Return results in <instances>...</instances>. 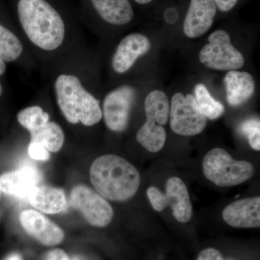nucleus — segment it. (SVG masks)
<instances>
[{
  "instance_id": "nucleus-20",
  "label": "nucleus",
  "mask_w": 260,
  "mask_h": 260,
  "mask_svg": "<svg viewBox=\"0 0 260 260\" xmlns=\"http://www.w3.org/2000/svg\"><path fill=\"white\" fill-rule=\"evenodd\" d=\"M136 139L150 153H157L165 145L167 133L162 126L146 119L144 124L138 130Z\"/></svg>"
},
{
  "instance_id": "nucleus-17",
  "label": "nucleus",
  "mask_w": 260,
  "mask_h": 260,
  "mask_svg": "<svg viewBox=\"0 0 260 260\" xmlns=\"http://www.w3.org/2000/svg\"><path fill=\"white\" fill-rule=\"evenodd\" d=\"M91 2L101 18L113 25H126L134 17V12L129 0H91Z\"/></svg>"
},
{
  "instance_id": "nucleus-19",
  "label": "nucleus",
  "mask_w": 260,
  "mask_h": 260,
  "mask_svg": "<svg viewBox=\"0 0 260 260\" xmlns=\"http://www.w3.org/2000/svg\"><path fill=\"white\" fill-rule=\"evenodd\" d=\"M30 142L39 143L47 148L49 151H59L64 143V132L59 124L49 121L37 130L30 133Z\"/></svg>"
},
{
  "instance_id": "nucleus-9",
  "label": "nucleus",
  "mask_w": 260,
  "mask_h": 260,
  "mask_svg": "<svg viewBox=\"0 0 260 260\" xmlns=\"http://www.w3.org/2000/svg\"><path fill=\"white\" fill-rule=\"evenodd\" d=\"M135 95L136 93L133 87L123 85L106 95L102 114L109 129L116 133L126 129Z\"/></svg>"
},
{
  "instance_id": "nucleus-2",
  "label": "nucleus",
  "mask_w": 260,
  "mask_h": 260,
  "mask_svg": "<svg viewBox=\"0 0 260 260\" xmlns=\"http://www.w3.org/2000/svg\"><path fill=\"white\" fill-rule=\"evenodd\" d=\"M18 13L22 28L32 44L49 51L61 47L65 37L64 21L46 0H20Z\"/></svg>"
},
{
  "instance_id": "nucleus-11",
  "label": "nucleus",
  "mask_w": 260,
  "mask_h": 260,
  "mask_svg": "<svg viewBox=\"0 0 260 260\" xmlns=\"http://www.w3.org/2000/svg\"><path fill=\"white\" fill-rule=\"evenodd\" d=\"M151 43L141 34H132L119 43L112 58V68L117 73H124L134 65L140 56L150 51Z\"/></svg>"
},
{
  "instance_id": "nucleus-27",
  "label": "nucleus",
  "mask_w": 260,
  "mask_h": 260,
  "mask_svg": "<svg viewBox=\"0 0 260 260\" xmlns=\"http://www.w3.org/2000/svg\"><path fill=\"white\" fill-rule=\"evenodd\" d=\"M239 0H214L217 8L221 12H229L232 10Z\"/></svg>"
},
{
  "instance_id": "nucleus-3",
  "label": "nucleus",
  "mask_w": 260,
  "mask_h": 260,
  "mask_svg": "<svg viewBox=\"0 0 260 260\" xmlns=\"http://www.w3.org/2000/svg\"><path fill=\"white\" fill-rule=\"evenodd\" d=\"M56 102L65 119L71 124L90 126L102 120L100 102L84 88L78 77L59 75L54 83Z\"/></svg>"
},
{
  "instance_id": "nucleus-23",
  "label": "nucleus",
  "mask_w": 260,
  "mask_h": 260,
  "mask_svg": "<svg viewBox=\"0 0 260 260\" xmlns=\"http://www.w3.org/2000/svg\"><path fill=\"white\" fill-rule=\"evenodd\" d=\"M19 124L29 133L37 130L49 121V114L39 106L25 108L17 115Z\"/></svg>"
},
{
  "instance_id": "nucleus-25",
  "label": "nucleus",
  "mask_w": 260,
  "mask_h": 260,
  "mask_svg": "<svg viewBox=\"0 0 260 260\" xmlns=\"http://www.w3.org/2000/svg\"><path fill=\"white\" fill-rule=\"evenodd\" d=\"M28 155L34 160L47 161L50 159V153L44 145L36 142H30L28 148Z\"/></svg>"
},
{
  "instance_id": "nucleus-7",
  "label": "nucleus",
  "mask_w": 260,
  "mask_h": 260,
  "mask_svg": "<svg viewBox=\"0 0 260 260\" xmlns=\"http://www.w3.org/2000/svg\"><path fill=\"white\" fill-rule=\"evenodd\" d=\"M169 117L173 132L182 136L200 134L207 125V118L200 112L191 94L177 93L173 95Z\"/></svg>"
},
{
  "instance_id": "nucleus-5",
  "label": "nucleus",
  "mask_w": 260,
  "mask_h": 260,
  "mask_svg": "<svg viewBox=\"0 0 260 260\" xmlns=\"http://www.w3.org/2000/svg\"><path fill=\"white\" fill-rule=\"evenodd\" d=\"M200 61L207 68L216 70H236L244 66V56L232 45L229 34L218 30L210 34L208 44L202 48Z\"/></svg>"
},
{
  "instance_id": "nucleus-8",
  "label": "nucleus",
  "mask_w": 260,
  "mask_h": 260,
  "mask_svg": "<svg viewBox=\"0 0 260 260\" xmlns=\"http://www.w3.org/2000/svg\"><path fill=\"white\" fill-rule=\"evenodd\" d=\"M70 203L93 226H107L114 217V210L105 198L85 185L73 188Z\"/></svg>"
},
{
  "instance_id": "nucleus-26",
  "label": "nucleus",
  "mask_w": 260,
  "mask_h": 260,
  "mask_svg": "<svg viewBox=\"0 0 260 260\" xmlns=\"http://www.w3.org/2000/svg\"><path fill=\"white\" fill-rule=\"evenodd\" d=\"M198 260H233L225 259L220 251L217 249L209 248L202 251L198 256Z\"/></svg>"
},
{
  "instance_id": "nucleus-33",
  "label": "nucleus",
  "mask_w": 260,
  "mask_h": 260,
  "mask_svg": "<svg viewBox=\"0 0 260 260\" xmlns=\"http://www.w3.org/2000/svg\"><path fill=\"white\" fill-rule=\"evenodd\" d=\"M3 87H2L1 84H0V97L3 95Z\"/></svg>"
},
{
  "instance_id": "nucleus-31",
  "label": "nucleus",
  "mask_w": 260,
  "mask_h": 260,
  "mask_svg": "<svg viewBox=\"0 0 260 260\" xmlns=\"http://www.w3.org/2000/svg\"><path fill=\"white\" fill-rule=\"evenodd\" d=\"M5 260H22L18 254H12L8 256Z\"/></svg>"
},
{
  "instance_id": "nucleus-30",
  "label": "nucleus",
  "mask_w": 260,
  "mask_h": 260,
  "mask_svg": "<svg viewBox=\"0 0 260 260\" xmlns=\"http://www.w3.org/2000/svg\"><path fill=\"white\" fill-rule=\"evenodd\" d=\"M5 71H6V64L4 59L0 56V76L4 75Z\"/></svg>"
},
{
  "instance_id": "nucleus-34",
  "label": "nucleus",
  "mask_w": 260,
  "mask_h": 260,
  "mask_svg": "<svg viewBox=\"0 0 260 260\" xmlns=\"http://www.w3.org/2000/svg\"><path fill=\"white\" fill-rule=\"evenodd\" d=\"M0 191H1V190H0Z\"/></svg>"
},
{
  "instance_id": "nucleus-12",
  "label": "nucleus",
  "mask_w": 260,
  "mask_h": 260,
  "mask_svg": "<svg viewBox=\"0 0 260 260\" xmlns=\"http://www.w3.org/2000/svg\"><path fill=\"white\" fill-rule=\"evenodd\" d=\"M216 12L214 0H191L183 26L184 34L191 39L204 35L211 28Z\"/></svg>"
},
{
  "instance_id": "nucleus-22",
  "label": "nucleus",
  "mask_w": 260,
  "mask_h": 260,
  "mask_svg": "<svg viewBox=\"0 0 260 260\" xmlns=\"http://www.w3.org/2000/svg\"><path fill=\"white\" fill-rule=\"evenodd\" d=\"M23 51V44L15 34L0 24V56L5 61L18 59Z\"/></svg>"
},
{
  "instance_id": "nucleus-29",
  "label": "nucleus",
  "mask_w": 260,
  "mask_h": 260,
  "mask_svg": "<svg viewBox=\"0 0 260 260\" xmlns=\"http://www.w3.org/2000/svg\"><path fill=\"white\" fill-rule=\"evenodd\" d=\"M164 18L168 23L173 24L175 23L178 20V13L177 10L173 9V8H169L166 10L164 13Z\"/></svg>"
},
{
  "instance_id": "nucleus-4",
  "label": "nucleus",
  "mask_w": 260,
  "mask_h": 260,
  "mask_svg": "<svg viewBox=\"0 0 260 260\" xmlns=\"http://www.w3.org/2000/svg\"><path fill=\"white\" fill-rule=\"evenodd\" d=\"M203 167L205 177L223 187L242 184L254 173L251 162L234 160L222 148L210 150L203 158Z\"/></svg>"
},
{
  "instance_id": "nucleus-14",
  "label": "nucleus",
  "mask_w": 260,
  "mask_h": 260,
  "mask_svg": "<svg viewBox=\"0 0 260 260\" xmlns=\"http://www.w3.org/2000/svg\"><path fill=\"white\" fill-rule=\"evenodd\" d=\"M41 180L42 176L37 169L25 166L0 176V190L17 198H28L30 191Z\"/></svg>"
},
{
  "instance_id": "nucleus-15",
  "label": "nucleus",
  "mask_w": 260,
  "mask_h": 260,
  "mask_svg": "<svg viewBox=\"0 0 260 260\" xmlns=\"http://www.w3.org/2000/svg\"><path fill=\"white\" fill-rule=\"evenodd\" d=\"M28 198L34 208L44 213H59L68 208L64 191L50 186L38 184L30 191Z\"/></svg>"
},
{
  "instance_id": "nucleus-10",
  "label": "nucleus",
  "mask_w": 260,
  "mask_h": 260,
  "mask_svg": "<svg viewBox=\"0 0 260 260\" xmlns=\"http://www.w3.org/2000/svg\"><path fill=\"white\" fill-rule=\"evenodd\" d=\"M20 222L25 232L45 246L62 242L64 234L60 227L37 210H25L20 213Z\"/></svg>"
},
{
  "instance_id": "nucleus-16",
  "label": "nucleus",
  "mask_w": 260,
  "mask_h": 260,
  "mask_svg": "<svg viewBox=\"0 0 260 260\" xmlns=\"http://www.w3.org/2000/svg\"><path fill=\"white\" fill-rule=\"evenodd\" d=\"M226 88L227 102L232 107H238L247 102L255 90L252 75L246 72L231 70L223 79Z\"/></svg>"
},
{
  "instance_id": "nucleus-18",
  "label": "nucleus",
  "mask_w": 260,
  "mask_h": 260,
  "mask_svg": "<svg viewBox=\"0 0 260 260\" xmlns=\"http://www.w3.org/2000/svg\"><path fill=\"white\" fill-rule=\"evenodd\" d=\"M146 119L160 126L166 125L169 120L170 104L167 95L161 90H155L147 95L145 101Z\"/></svg>"
},
{
  "instance_id": "nucleus-6",
  "label": "nucleus",
  "mask_w": 260,
  "mask_h": 260,
  "mask_svg": "<svg viewBox=\"0 0 260 260\" xmlns=\"http://www.w3.org/2000/svg\"><path fill=\"white\" fill-rule=\"evenodd\" d=\"M147 195L154 210L160 212L169 206L174 218L180 223H186L192 216V205L187 188L179 177L168 179L164 194L155 186H150Z\"/></svg>"
},
{
  "instance_id": "nucleus-1",
  "label": "nucleus",
  "mask_w": 260,
  "mask_h": 260,
  "mask_svg": "<svg viewBox=\"0 0 260 260\" xmlns=\"http://www.w3.org/2000/svg\"><path fill=\"white\" fill-rule=\"evenodd\" d=\"M90 178L99 194L112 201L130 199L136 194L140 184V175L136 168L125 159L112 154L94 160Z\"/></svg>"
},
{
  "instance_id": "nucleus-32",
  "label": "nucleus",
  "mask_w": 260,
  "mask_h": 260,
  "mask_svg": "<svg viewBox=\"0 0 260 260\" xmlns=\"http://www.w3.org/2000/svg\"><path fill=\"white\" fill-rule=\"evenodd\" d=\"M137 3H139V4L145 5L148 4V3H150V2L153 1V0H135Z\"/></svg>"
},
{
  "instance_id": "nucleus-13",
  "label": "nucleus",
  "mask_w": 260,
  "mask_h": 260,
  "mask_svg": "<svg viewBox=\"0 0 260 260\" xmlns=\"http://www.w3.org/2000/svg\"><path fill=\"white\" fill-rule=\"evenodd\" d=\"M224 221L235 228H257L260 225V198L234 202L223 210Z\"/></svg>"
},
{
  "instance_id": "nucleus-28",
  "label": "nucleus",
  "mask_w": 260,
  "mask_h": 260,
  "mask_svg": "<svg viewBox=\"0 0 260 260\" xmlns=\"http://www.w3.org/2000/svg\"><path fill=\"white\" fill-rule=\"evenodd\" d=\"M46 260H69V257L64 251L56 249L48 253Z\"/></svg>"
},
{
  "instance_id": "nucleus-21",
  "label": "nucleus",
  "mask_w": 260,
  "mask_h": 260,
  "mask_svg": "<svg viewBox=\"0 0 260 260\" xmlns=\"http://www.w3.org/2000/svg\"><path fill=\"white\" fill-rule=\"evenodd\" d=\"M194 99L200 112L208 119H218L224 113V106L210 95L203 84L199 83L194 87Z\"/></svg>"
},
{
  "instance_id": "nucleus-24",
  "label": "nucleus",
  "mask_w": 260,
  "mask_h": 260,
  "mask_svg": "<svg viewBox=\"0 0 260 260\" xmlns=\"http://www.w3.org/2000/svg\"><path fill=\"white\" fill-rule=\"evenodd\" d=\"M241 134L247 138L251 148L260 150V121L259 119H249L243 121L239 127Z\"/></svg>"
}]
</instances>
